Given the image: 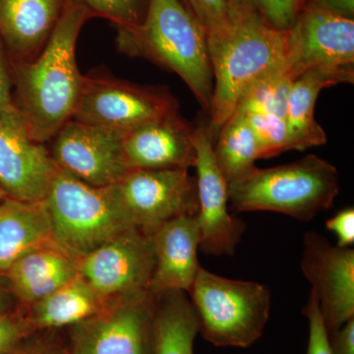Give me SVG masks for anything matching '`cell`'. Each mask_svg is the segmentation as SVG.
<instances>
[{"label":"cell","instance_id":"obj_1","mask_svg":"<svg viewBox=\"0 0 354 354\" xmlns=\"http://www.w3.org/2000/svg\"><path fill=\"white\" fill-rule=\"evenodd\" d=\"M90 17L80 0H65L62 16L41 50L14 64L18 109L32 138L41 143L50 141L75 113L85 81L77 65L76 44Z\"/></svg>","mask_w":354,"mask_h":354},{"label":"cell","instance_id":"obj_2","mask_svg":"<svg viewBox=\"0 0 354 354\" xmlns=\"http://www.w3.org/2000/svg\"><path fill=\"white\" fill-rule=\"evenodd\" d=\"M225 25L209 35L214 91L206 125L216 141L244 93L271 72L285 69L288 31H281L241 0H227Z\"/></svg>","mask_w":354,"mask_h":354},{"label":"cell","instance_id":"obj_3","mask_svg":"<svg viewBox=\"0 0 354 354\" xmlns=\"http://www.w3.org/2000/svg\"><path fill=\"white\" fill-rule=\"evenodd\" d=\"M123 55L150 60L180 77L209 113L214 91L208 35L183 0H150L143 22L118 29Z\"/></svg>","mask_w":354,"mask_h":354},{"label":"cell","instance_id":"obj_4","mask_svg":"<svg viewBox=\"0 0 354 354\" xmlns=\"http://www.w3.org/2000/svg\"><path fill=\"white\" fill-rule=\"evenodd\" d=\"M228 204L236 212L268 211L310 221L332 208L339 192L335 165L316 155L270 169L254 167L228 183Z\"/></svg>","mask_w":354,"mask_h":354},{"label":"cell","instance_id":"obj_5","mask_svg":"<svg viewBox=\"0 0 354 354\" xmlns=\"http://www.w3.org/2000/svg\"><path fill=\"white\" fill-rule=\"evenodd\" d=\"M188 295L199 334L220 348H249L269 321L271 291L262 283L223 278L200 267Z\"/></svg>","mask_w":354,"mask_h":354},{"label":"cell","instance_id":"obj_6","mask_svg":"<svg viewBox=\"0 0 354 354\" xmlns=\"http://www.w3.org/2000/svg\"><path fill=\"white\" fill-rule=\"evenodd\" d=\"M55 242L83 257L130 228L109 186L95 187L58 169L44 200Z\"/></svg>","mask_w":354,"mask_h":354},{"label":"cell","instance_id":"obj_7","mask_svg":"<svg viewBox=\"0 0 354 354\" xmlns=\"http://www.w3.org/2000/svg\"><path fill=\"white\" fill-rule=\"evenodd\" d=\"M109 187L128 225L147 234L199 208L196 177L188 169H131Z\"/></svg>","mask_w":354,"mask_h":354},{"label":"cell","instance_id":"obj_8","mask_svg":"<svg viewBox=\"0 0 354 354\" xmlns=\"http://www.w3.org/2000/svg\"><path fill=\"white\" fill-rule=\"evenodd\" d=\"M156 295L140 291L111 300L66 330L69 354H152Z\"/></svg>","mask_w":354,"mask_h":354},{"label":"cell","instance_id":"obj_9","mask_svg":"<svg viewBox=\"0 0 354 354\" xmlns=\"http://www.w3.org/2000/svg\"><path fill=\"white\" fill-rule=\"evenodd\" d=\"M176 113L178 102L167 88L137 85L113 77L85 76L72 120L127 131Z\"/></svg>","mask_w":354,"mask_h":354},{"label":"cell","instance_id":"obj_10","mask_svg":"<svg viewBox=\"0 0 354 354\" xmlns=\"http://www.w3.org/2000/svg\"><path fill=\"white\" fill-rule=\"evenodd\" d=\"M155 269L150 234L130 227L78 259L79 276L104 301L149 290Z\"/></svg>","mask_w":354,"mask_h":354},{"label":"cell","instance_id":"obj_11","mask_svg":"<svg viewBox=\"0 0 354 354\" xmlns=\"http://www.w3.org/2000/svg\"><path fill=\"white\" fill-rule=\"evenodd\" d=\"M57 171L50 150L32 138L18 106L0 109V188L6 196L44 201Z\"/></svg>","mask_w":354,"mask_h":354},{"label":"cell","instance_id":"obj_12","mask_svg":"<svg viewBox=\"0 0 354 354\" xmlns=\"http://www.w3.org/2000/svg\"><path fill=\"white\" fill-rule=\"evenodd\" d=\"M123 132L69 120L50 140L51 158L58 169L90 185L106 187L129 171L121 145Z\"/></svg>","mask_w":354,"mask_h":354},{"label":"cell","instance_id":"obj_13","mask_svg":"<svg viewBox=\"0 0 354 354\" xmlns=\"http://www.w3.org/2000/svg\"><path fill=\"white\" fill-rule=\"evenodd\" d=\"M354 64V20L305 6L288 30L285 72L293 81L310 69Z\"/></svg>","mask_w":354,"mask_h":354},{"label":"cell","instance_id":"obj_14","mask_svg":"<svg viewBox=\"0 0 354 354\" xmlns=\"http://www.w3.org/2000/svg\"><path fill=\"white\" fill-rule=\"evenodd\" d=\"M193 141L197 153L200 250L206 255L232 256L245 232V223L230 213L228 184L216 165L206 125L193 128Z\"/></svg>","mask_w":354,"mask_h":354},{"label":"cell","instance_id":"obj_15","mask_svg":"<svg viewBox=\"0 0 354 354\" xmlns=\"http://www.w3.org/2000/svg\"><path fill=\"white\" fill-rule=\"evenodd\" d=\"M301 270L315 293L328 335L354 318L353 249L332 245L318 232H306Z\"/></svg>","mask_w":354,"mask_h":354},{"label":"cell","instance_id":"obj_16","mask_svg":"<svg viewBox=\"0 0 354 354\" xmlns=\"http://www.w3.org/2000/svg\"><path fill=\"white\" fill-rule=\"evenodd\" d=\"M122 153L128 169L195 167L196 149L191 127L178 113L147 121L123 132Z\"/></svg>","mask_w":354,"mask_h":354},{"label":"cell","instance_id":"obj_17","mask_svg":"<svg viewBox=\"0 0 354 354\" xmlns=\"http://www.w3.org/2000/svg\"><path fill=\"white\" fill-rule=\"evenodd\" d=\"M149 234L155 253L149 290L153 295L167 290L188 293L201 267L197 255L201 243L197 215L177 216Z\"/></svg>","mask_w":354,"mask_h":354},{"label":"cell","instance_id":"obj_18","mask_svg":"<svg viewBox=\"0 0 354 354\" xmlns=\"http://www.w3.org/2000/svg\"><path fill=\"white\" fill-rule=\"evenodd\" d=\"M78 259L55 241L32 248L8 269L14 295L25 307L48 297L79 276Z\"/></svg>","mask_w":354,"mask_h":354},{"label":"cell","instance_id":"obj_19","mask_svg":"<svg viewBox=\"0 0 354 354\" xmlns=\"http://www.w3.org/2000/svg\"><path fill=\"white\" fill-rule=\"evenodd\" d=\"M353 66L318 67L293 81L286 116L291 150L304 151L327 142V135L317 122L314 113L319 94L323 88L353 84Z\"/></svg>","mask_w":354,"mask_h":354},{"label":"cell","instance_id":"obj_20","mask_svg":"<svg viewBox=\"0 0 354 354\" xmlns=\"http://www.w3.org/2000/svg\"><path fill=\"white\" fill-rule=\"evenodd\" d=\"M65 0H0V35L19 60L36 57L57 26Z\"/></svg>","mask_w":354,"mask_h":354},{"label":"cell","instance_id":"obj_21","mask_svg":"<svg viewBox=\"0 0 354 354\" xmlns=\"http://www.w3.org/2000/svg\"><path fill=\"white\" fill-rule=\"evenodd\" d=\"M44 201L26 202L4 198L0 202V270L44 243L53 241Z\"/></svg>","mask_w":354,"mask_h":354},{"label":"cell","instance_id":"obj_22","mask_svg":"<svg viewBox=\"0 0 354 354\" xmlns=\"http://www.w3.org/2000/svg\"><path fill=\"white\" fill-rule=\"evenodd\" d=\"M108 302L104 301L80 276L48 297L26 307V321L32 334L67 329L94 316Z\"/></svg>","mask_w":354,"mask_h":354},{"label":"cell","instance_id":"obj_23","mask_svg":"<svg viewBox=\"0 0 354 354\" xmlns=\"http://www.w3.org/2000/svg\"><path fill=\"white\" fill-rule=\"evenodd\" d=\"M156 295L152 354H194L199 319L185 291Z\"/></svg>","mask_w":354,"mask_h":354},{"label":"cell","instance_id":"obj_24","mask_svg":"<svg viewBox=\"0 0 354 354\" xmlns=\"http://www.w3.org/2000/svg\"><path fill=\"white\" fill-rule=\"evenodd\" d=\"M214 158L227 184L255 167L260 151L245 116L234 111L223 125L213 144Z\"/></svg>","mask_w":354,"mask_h":354},{"label":"cell","instance_id":"obj_25","mask_svg":"<svg viewBox=\"0 0 354 354\" xmlns=\"http://www.w3.org/2000/svg\"><path fill=\"white\" fill-rule=\"evenodd\" d=\"M293 80L285 69L271 72L251 86L237 104L239 111L272 114L285 118Z\"/></svg>","mask_w":354,"mask_h":354},{"label":"cell","instance_id":"obj_26","mask_svg":"<svg viewBox=\"0 0 354 354\" xmlns=\"http://www.w3.org/2000/svg\"><path fill=\"white\" fill-rule=\"evenodd\" d=\"M239 111L244 114L255 134L261 158L274 157L291 150L290 131L285 118L272 114Z\"/></svg>","mask_w":354,"mask_h":354},{"label":"cell","instance_id":"obj_27","mask_svg":"<svg viewBox=\"0 0 354 354\" xmlns=\"http://www.w3.org/2000/svg\"><path fill=\"white\" fill-rule=\"evenodd\" d=\"M92 16L111 21L118 29H131L143 22L150 0H80Z\"/></svg>","mask_w":354,"mask_h":354},{"label":"cell","instance_id":"obj_28","mask_svg":"<svg viewBox=\"0 0 354 354\" xmlns=\"http://www.w3.org/2000/svg\"><path fill=\"white\" fill-rule=\"evenodd\" d=\"M253 8L270 25L288 31L295 24L307 0H241Z\"/></svg>","mask_w":354,"mask_h":354},{"label":"cell","instance_id":"obj_29","mask_svg":"<svg viewBox=\"0 0 354 354\" xmlns=\"http://www.w3.org/2000/svg\"><path fill=\"white\" fill-rule=\"evenodd\" d=\"M185 6L203 27L207 35L215 34L227 21V0H183Z\"/></svg>","mask_w":354,"mask_h":354},{"label":"cell","instance_id":"obj_30","mask_svg":"<svg viewBox=\"0 0 354 354\" xmlns=\"http://www.w3.org/2000/svg\"><path fill=\"white\" fill-rule=\"evenodd\" d=\"M302 312L309 323V339L306 354H332L330 351L329 335L324 326L318 301L313 290L310 291L308 300Z\"/></svg>","mask_w":354,"mask_h":354},{"label":"cell","instance_id":"obj_31","mask_svg":"<svg viewBox=\"0 0 354 354\" xmlns=\"http://www.w3.org/2000/svg\"><path fill=\"white\" fill-rule=\"evenodd\" d=\"M32 335L24 314L0 315V354H12Z\"/></svg>","mask_w":354,"mask_h":354},{"label":"cell","instance_id":"obj_32","mask_svg":"<svg viewBox=\"0 0 354 354\" xmlns=\"http://www.w3.org/2000/svg\"><path fill=\"white\" fill-rule=\"evenodd\" d=\"M12 354H69L66 337L58 330L32 334Z\"/></svg>","mask_w":354,"mask_h":354},{"label":"cell","instance_id":"obj_33","mask_svg":"<svg viewBox=\"0 0 354 354\" xmlns=\"http://www.w3.org/2000/svg\"><path fill=\"white\" fill-rule=\"evenodd\" d=\"M326 227L337 237V246L349 247L354 243V209L348 208L326 221Z\"/></svg>","mask_w":354,"mask_h":354},{"label":"cell","instance_id":"obj_34","mask_svg":"<svg viewBox=\"0 0 354 354\" xmlns=\"http://www.w3.org/2000/svg\"><path fill=\"white\" fill-rule=\"evenodd\" d=\"M332 354H354V318L329 335Z\"/></svg>","mask_w":354,"mask_h":354},{"label":"cell","instance_id":"obj_35","mask_svg":"<svg viewBox=\"0 0 354 354\" xmlns=\"http://www.w3.org/2000/svg\"><path fill=\"white\" fill-rule=\"evenodd\" d=\"M305 6L353 19L354 0H307Z\"/></svg>","mask_w":354,"mask_h":354},{"label":"cell","instance_id":"obj_36","mask_svg":"<svg viewBox=\"0 0 354 354\" xmlns=\"http://www.w3.org/2000/svg\"><path fill=\"white\" fill-rule=\"evenodd\" d=\"M11 88L12 81L7 70L3 55L0 50V109H11L17 106L13 102Z\"/></svg>","mask_w":354,"mask_h":354},{"label":"cell","instance_id":"obj_37","mask_svg":"<svg viewBox=\"0 0 354 354\" xmlns=\"http://www.w3.org/2000/svg\"><path fill=\"white\" fill-rule=\"evenodd\" d=\"M4 198H6V194H4L3 191H2L1 188H0V202H1Z\"/></svg>","mask_w":354,"mask_h":354},{"label":"cell","instance_id":"obj_38","mask_svg":"<svg viewBox=\"0 0 354 354\" xmlns=\"http://www.w3.org/2000/svg\"><path fill=\"white\" fill-rule=\"evenodd\" d=\"M3 306V298H2L1 295H0V309Z\"/></svg>","mask_w":354,"mask_h":354}]
</instances>
